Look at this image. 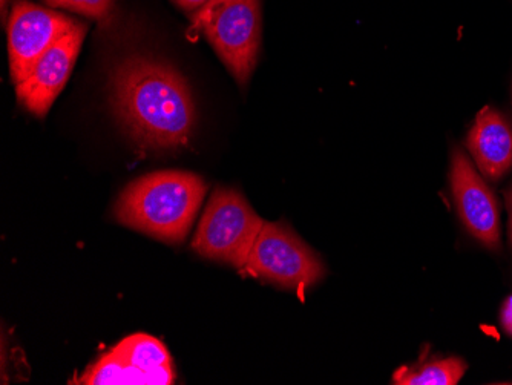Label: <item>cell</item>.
<instances>
[{
	"instance_id": "cell-5",
	"label": "cell",
	"mask_w": 512,
	"mask_h": 385,
	"mask_svg": "<svg viewBox=\"0 0 512 385\" xmlns=\"http://www.w3.org/2000/svg\"><path fill=\"white\" fill-rule=\"evenodd\" d=\"M244 269L299 293L325 275L318 255L289 226L279 223H264Z\"/></svg>"
},
{
	"instance_id": "cell-7",
	"label": "cell",
	"mask_w": 512,
	"mask_h": 385,
	"mask_svg": "<svg viewBox=\"0 0 512 385\" xmlns=\"http://www.w3.org/2000/svg\"><path fill=\"white\" fill-rule=\"evenodd\" d=\"M77 20L17 0L8 24L10 70L16 85L30 76L40 57L68 33Z\"/></svg>"
},
{
	"instance_id": "cell-10",
	"label": "cell",
	"mask_w": 512,
	"mask_h": 385,
	"mask_svg": "<svg viewBox=\"0 0 512 385\" xmlns=\"http://www.w3.org/2000/svg\"><path fill=\"white\" fill-rule=\"evenodd\" d=\"M467 146L480 174L500 180L512 168V123L497 109L485 106L468 132Z\"/></svg>"
},
{
	"instance_id": "cell-6",
	"label": "cell",
	"mask_w": 512,
	"mask_h": 385,
	"mask_svg": "<svg viewBox=\"0 0 512 385\" xmlns=\"http://www.w3.org/2000/svg\"><path fill=\"white\" fill-rule=\"evenodd\" d=\"M174 381V364L166 347L158 339L138 333L123 339L74 384L171 385Z\"/></svg>"
},
{
	"instance_id": "cell-1",
	"label": "cell",
	"mask_w": 512,
	"mask_h": 385,
	"mask_svg": "<svg viewBox=\"0 0 512 385\" xmlns=\"http://www.w3.org/2000/svg\"><path fill=\"white\" fill-rule=\"evenodd\" d=\"M112 106L140 148H183L195 126V105L183 77L166 63L132 56L112 73Z\"/></svg>"
},
{
	"instance_id": "cell-11",
	"label": "cell",
	"mask_w": 512,
	"mask_h": 385,
	"mask_svg": "<svg viewBox=\"0 0 512 385\" xmlns=\"http://www.w3.org/2000/svg\"><path fill=\"white\" fill-rule=\"evenodd\" d=\"M467 362L457 356L421 361L416 366L401 367L393 375L398 385H456L467 372Z\"/></svg>"
},
{
	"instance_id": "cell-3",
	"label": "cell",
	"mask_w": 512,
	"mask_h": 385,
	"mask_svg": "<svg viewBox=\"0 0 512 385\" xmlns=\"http://www.w3.org/2000/svg\"><path fill=\"white\" fill-rule=\"evenodd\" d=\"M192 22L195 30L209 40L238 85H246L260 54V0H209L195 11Z\"/></svg>"
},
{
	"instance_id": "cell-12",
	"label": "cell",
	"mask_w": 512,
	"mask_h": 385,
	"mask_svg": "<svg viewBox=\"0 0 512 385\" xmlns=\"http://www.w3.org/2000/svg\"><path fill=\"white\" fill-rule=\"evenodd\" d=\"M46 2L53 7L66 8L97 20L108 16L114 4V0H46Z\"/></svg>"
},
{
	"instance_id": "cell-4",
	"label": "cell",
	"mask_w": 512,
	"mask_h": 385,
	"mask_svg": "<svg viewBox=\"0 0 512 385\" xmlns=\"http://www.w3.org/2000/svg\"><path fill=\"white\" fill-rule=\"evenodd\" d=\"M264 221L237 189H217L204 211L192 247L201 257L246 266Z\"/></svg>"
},
{
	"instance_id": "cell-8",
	"label": "cell",
	"mask_w": 512,
	"mask_h": 385,
	"mask_svg": "<svg viewBox=\"0 0 512 385\" xmlns=\"http://www.w3.org/2000/svg\"><path fill=\"white\" fill-rule=\"evenodd\" d=\"M450 181L463 226L486 249L499 251L502 234L496 195L474 169L468 155L459 148L454 149L451 158Z\"/></svg>"
},
{
	"instance_id": "cell-14",
	"label": "cell",
	"mask_w": 512,
	"mask_h": 385,
	"mask_svg": "<svg viewBox=\"0 0 512 385\" xmlns=\"http://www.w3.org/2000/svg\"><path fill=\"white\" fill-rule=\"evenodd\" d=\"M175 4L180 5L183 10L197 11L198 8L206 5L209 0H174Z\"/></svg>"
},
{
	"instance_id": "cell-13",
	"label": "cell",
	"mask_w": 512,
	"mask_h": 385,
	"mask_svg": "<svg viewBox=\"0 0 512 385\" xmlns=\"http://www.w3.org/2000/svg\"><path fill=\"white\" fill-rule=\"evenodd\" d=\"M502 324L506 332L512 336V297H509L505 304H503Z\"/></svg>"
},
{
	"instance_id": "cell-15",
	"label": "cell",
	"mask_w": 512,
	"mask_h": 385,
	"mask_svg": "<svg viewBox=\"0 0 512 385\" xmlns=\"http://www.w3.org/2000/svg\"><path fill=\"white\" fill-rule=\"evenodd\" d=\"M508 212H509V243L512 247V192L508 197Z\"/></svg>"
},
{
	"instance_id": "cell-2",
	"label": "cell",
	"mask_w": 512,
	"mask_h": 385,
	"mask_svg": "<svg viewBox=\"0 0 512 385\" xmlns=\"http://www.w3.org/2000/svg\"><path fill=\"white\" fill-rule=\"evenodd\" d=\"M207 186L191 172L161 171L132 181L115 205V217L135 231L180 243L191 231Z\"/></svg>"
},
{
	"instance_id": "cell-16",
	"label": "cell",
	"mask_w": 512,
	"mask_h": 385,
	"mask_svg": "<svg viewBox=\"0 0 512 385\" xmlns=\"http://www.w3.org/2000/svg\"><path fill=\"white\" fill-rule=\"evenodd\" d=\"M5 5H7V0H2V8H4V13H5Z\"/></svg>"
},
{
	"instance_id": "cell-9",
	"label": "cell",
	"mask_w": 512,
	"mask_h": 385,
	"mask_svg": "<svg viewBox=\"0 0 512 385\" xmlns=\"http://www.w3.org/2000/svg\"><path fill=\"white\" fill-rule=\"evenodd\" d=\"M86 36V25L77 22L62 39L57 40L34 66L30 76L17 86V99L34 116L43 117L62 93L68 82L80 47Z\"/></svg>"
}]
</instances>
